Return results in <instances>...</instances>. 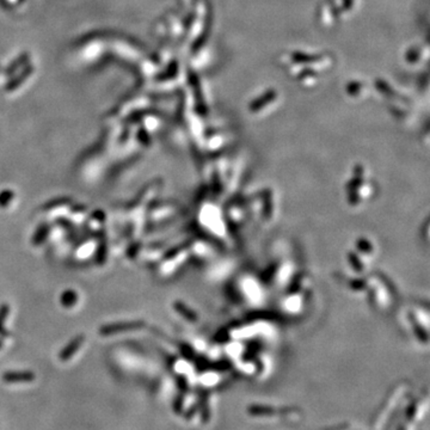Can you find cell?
Returning a JSON list of instances; mask_svg holds the SVG:
<instances>
[{
  "label": "cell",
  "instance_id": "1",
  "mask_svg": "<svg viewBox=\"0 0 430 430\" xmlns=\"http://www.w3.org/2000/svg\"><path fill=\"white\" fill-rule=\"evenodd\" d=\"M142 322H125V323H116V324H111V325L104 326V328L101 329V332L103 335H114L117 334V332H122V331H129V330H135V329H140L142 328Z\"/></svg>",
  "mask_w": 430,
  "mask_h": 430
},
{
  "label": "cell",
  "instance_id": "2",
  "mask_svg": "<svg viewBox=\"0 0 430 430\" xmlns=\"http://www.w3.org/2000/svg\"><path fill=\"white\" fill-rule=\"evenodd\" d=\"M83 341H84L83 336H79V337L74 338V340L72 341L71 343H69L68 347H66V349L62 351V356L63 357H69V356H71L72 354H73L74 351L80 347L81 343H83Z\"/></svg>",
  "mask_w": 430,
  "mask_h": 430
},
{
  "label": "cell",
  "instance_id": "3",
  "mask_svg": "<svg viewBox=\"0 0 430 430\" xmlns=\"http://www.w3.org/2000/svg\"><path fill=\"white\" fill-rule=\"evenodd\" d=\"M77 300H78V296L74 292H72V290H68V292H66L65 294L62 295V299H61L62 304L65 306H67V307H71V306L73 305Z\"/></svg>",
  "mask_w": 430,
  "mask_h": 430
},
{
  "label": "cell",
  "instance_id": "4",
  "mask_svg": "<svg viewBox=\"0 0 430 430\" xmlns=\"http://www.w3.org/2000/svg\"><path fill=\"white\" fill-rule=\"evenodd\" d=\"M8 311H10V308H8L7 305H4L1 308H0V329H1L2 324H4L5 319L7 318Z\"/></svg>",
  "mask_w": 430,
  "mask_h": 430
}]
</instances>
